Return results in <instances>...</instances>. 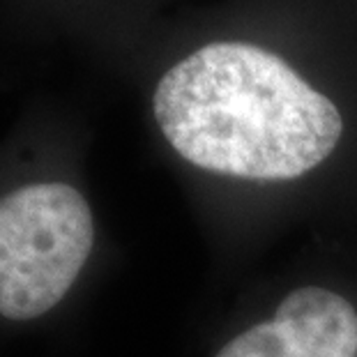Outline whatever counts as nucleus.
<instances>
[{
  "instance_id": "obj_1",
  "label": "nucleus",
  "mask_w": 357,
  "mask_h": 357,
  "mask_svg": "<svg viewBox=\"0 0 357 357\" xmlns=\"http://www.w3.org/2000/svg\"><path fill=\"white\" fill-rule=\"evenodd\" d=\"M150 116L180 162L242 185H293L325 166L344 116L295 67L249 42H212L159 74Z\"/></svg>"
},
{
  "instance_id": "obj_2",
  "label": "nucleus",
  "mask_w": 357,
  "mask_h": 357,
  "mask_svg": "<svg viewBox=\"0 0 357 357\" xmlns=\"http://www.w3.org/2000/svg\"><path fill=\"white\" fill-rule=\"evenodd\" d=\"M97 249L88 194L21 155H0V323L24 325L60 309Z\"/></svg>"
},
{
  "instance_id": "obj_3",
  "label": "nucleus",
  "mask_w": 357,
  "mask_h": 357,
  "mask_svg": "<svg viewBox=\"0 0 357 357\" xmlns=\"http://www.w3.org/2000/svg\"><path fill=\"white\" fill-rule=\"evenodd\" d=\"M210 357H357V300L323 281L298 284Z\"/></svg>"
},
{
  "instance_id": "obj_4",
  "label": "nucleus",
  "mask_w": 357,
  "mask_h": 357,
  "mask_svg": "<svg viewBox=\"0 0 357 357\" xmlns=\"http://www.w3.org/2000/svg\"><path fill=\"white\" fill-rule=\"evenodd\" d=\"M49 0H0V24L26 26L35 14H44Z\"/></svg>"
}]
</instances>
